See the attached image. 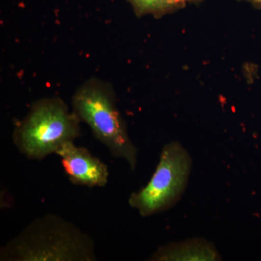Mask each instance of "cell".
Wrapping results in <instances>:
<instances>
[{
	"instance_id": "1",
	"label": "cell",
	"mask_w": 261,
	"mask_h": 261,
	"mask_svg": "<svg viewBox=\"0 0 261 261\" xmlns=\"http://www.w3.org/2000/svg\"><path fill=\"white\" fill-rule=\"evenodd\" d=\"M97 260L95 245L88 233L53 214L32 220L0 249L1 261Z\"/></svg>"
},
{
	"instance_id": "2",
	"label": "cell",
	"mask_w": 261,
	"mask_h": 261,
	"mask_svg": "<svg viewBox=\"0 0 261 261\" xmlns=\"http://www.w3.org/2000/svg\"><path fill=\"white\" fill-rule=\"evenodd\" d=\"M72 106L81 121L88 125L94 137L111 154L126 161L134 171L138 161V150L117 108L112 86L98 79H89L75 91Z\"/></svg>"
},
{
	"instance_id": "3",
	"label": "cell",
	"mask_w": 261,
	"mask_h": 261,
	"mask_svg": "<svg viewBox=\"0 0 261 261\" xmlns=\"http://www.w3.org/2000/svg\"><path fill=\"white\" fill-rule=\"evenodd\" d=\"M81 122L61 98H43L33 103L15 127L13 142L25 158L41 161L67 142H74L81 135Z\"/></svg>"
},
{
	"instance_id": "4",
	"label": "cell",
	"mask_w": 261,
	"mask_h": 261,
	"mask_svg": "<svg viewBox=\"0 0 261 261\" xmlns=\"http://www.w3.org/2000/svg\"><path fill=\"white\" fill-rule=\"evenodd\" d=\"M192 165L190 154L179 142L166 144L148 183L130 195V207L137 211L142 217L153 216L171 208L185 192Z\"/></svg>"
},
{
	"instance_id": "5",
	"label": "cell",
	"mask_w": 261,
	"mask_h": 261,
	"mask_svg": "<svg viewBox=\"0 0 261 261\" xmlns=\"http://www.w3.org/2000/svg\"><path fill=\"white\" fill-rule=\"evenodd\" d=\"M61 159L70 181L78 186L103 187L109 179L107 165L74 142L64 144L56 153Z\"/></svg>"
},
{
	"instance_id": "6",
	"label": "cell",
	"mask_w": 261,
	"mask_h": 261,
	"mask_svg": "<svg viewBox=\"0 0 261 261\" xmlns=\"http://www.w3.org/2000/svg\"><path fill=\"white\" fill-rule=\"evenodd\" d=\"M216 247L201 238L160 247L149 257L152 261H217L221 260Z\"/></svg>"
},
{
	"instance_id": "7",
	"label": "cell",
	"mask_w": 261,
	"mask_h": 261,
	"mask_svg": "<svg viewBox=\"0 0 261 261\" xmlns=\"http://www.w3.org/2000/svg\"><path fill=\"white\" fill-rule=\"evenodd\" d=\"M138 17L151 15L156 18L173 13L185 8L189 3H198L202 0H127Z\"/></svg>"
},
{
	"instance_id": "8",
	"label": "cell",
	"mask_w": 261,
	"mask_h": 261,
	"mask_svg": "<svg viewBox=\"0 0 261 261\" xmlns=\"http://www.w3.org/2000/svg\"><path fill=\"white\" fill-rule=\"evenodd\" d=\"M239 1H246L251 3L255 8L261 10V0H239Z\"/></svg>"
}]
</instances>
